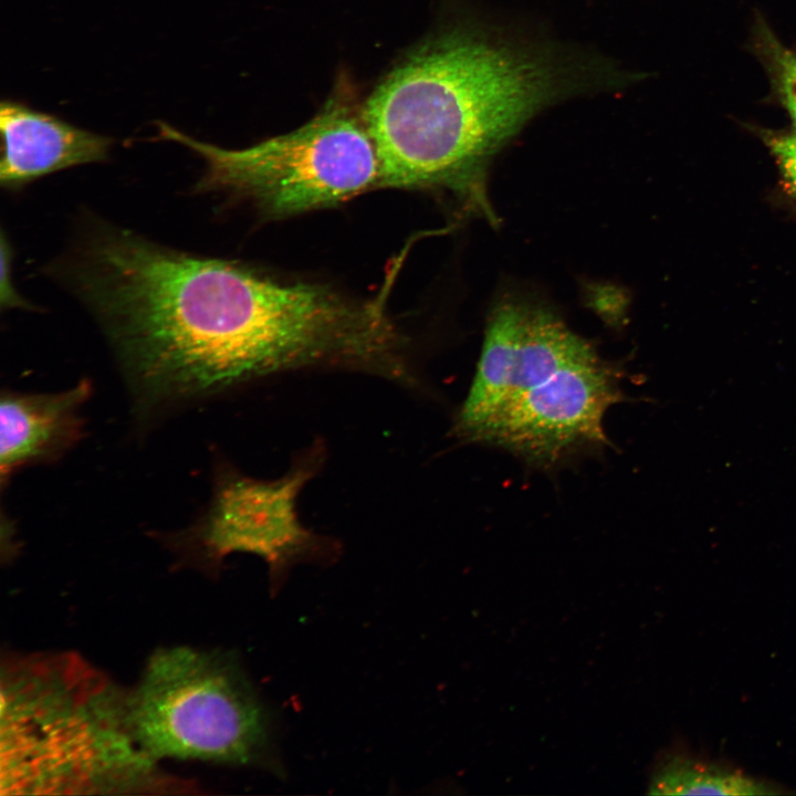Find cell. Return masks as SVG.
Segmentation results:
<instances>
[{
  "label": "cell",
  "mask_w": 796,
  "mask_h": 796,
  "mask_svg": "<svg viewBox=\"0 0 796 796\" xmlns=\"http://www.w3.org/2000/svg\"><path fill=\"white\" fill-rule=\"evenodd\" d=\"M324 451L315 443L275 480L240 474L226 478L197 530L207 557L221 562L235 552L262 557L273 591L293 565L334 557L335 544L304 527L296 512V499L321 468Z\"/></svg>",
  "instance_id": "cell-7"
},
{
  "label": "cell",
  "mask_w": 796,
  "mask_h": 796,
  "mask_svg": "<svg viewBox=\"0 0 796 796\" xmlns=\"http://www.w3.org/2000/svg\"><path fill=\"white\" fill-rule=\"evenodd\" d=\"M597 354L552 313L505 302L492 313L478 368L453 432L464 438L516 397L565 366Z\"/></svg>",
  "instance_id": "cell-8"
},
{
  "label": "cell",
  "mask_w": 796,
  "mask_h": 796,
  "mask_svg": "<svg viewBox=\"0 0 796 796\" xmlns=\"http://www.w3.org/2000/svg\"><path fill=\"white\" fill-rule=\"evenodd\" d=\"M654 795H776L777 784L748 775L723 762L671 750L654 764L649 781Z\"/></svg>",
  "instance_id": "cell-11"
},
{
  "label": "cell",
  "mask_w": 796,
  "mask_h": 796,
  "mask_svg": "<svg viewBox=\"0 0 796 796\" xmlns=\"http://www.w3.org/2000/svg\"><path fill=\"white\" fill-rule=\"evenodd\" d=\"M0 181L18 188L36 178L106 159L111 139L13 101L0 105Z\"/></svg>",
  "instance_id": "cell-9"
},
{
  "label": "cell",
  "mask_w": 796,
  "mask_h": 796,
  "mask_svg": "<svg viewBox=\"0 0 796 796\" xmlns=\"http://www.w3.org/2000/svg\"><path fill=\"white\" fill-rule=\"evenodd\" d=\"M87 380L55 394H14L1 398L0 469L2 479L18 469L53 460L78 441L80 413L91 394Z\"/></svg>",
  "instance_id": "cell-10"
},
{
  "label": "cell",
  "mask_w": 796,
  "mask_h": 796,
  "mask_svg": "<svg viewBox=\"0 0 796 796\" xmlns=\"http://www.w3.org/2000/svg\"><path fill=\"white\" fill-rule=\"evenodd\" d=\"M128 721L155 762H273L269 711L229 654L178 646L157 650L127 694Z\"/></svg>",
  "instance_id": "cell-5"
},
{
  "label": "cell",
  "mask_w": 796,
  "mask_h": 796,
  "mask_svg": "<svg viewBox=\"0 0 796 796\" xmlns=\"http://www.w3.org/2000/svg\"><path fill=\"white\" fill-rule=\"evenodd\" d=\"M760 45L777 95L796 126V53L783 46L768 31L761 34Z\"/></svg>",
  "instance_id": "cell-12"
},
{
  "label": "cell",
  "mask_w": 796,
  "mask_h": 796,
  "mask_svg": "<svg viewBox=\"0 0 796 796\" xmlns=\"http://www.w3.org/2000/svg\"><path fill=\"white\" fill-rule=\"evenodd\" d=\"M619 384L618 369L595 354L516 397L464 441L504 449L533 465L553 467L608 442L604 417L624 397Z\"/></svg>",
  "instance_id": "cell-6"
},
{
  "label": "cell",
  "mask_w": 796,
  "mask_h": 796,
  "mask_svg": "<svg viewBox=\"0 0 796 796\" xmlns=\"http://www.w3.org/2000/svg\"><path fill=\"white\" fill-rule=\"evenodd\" d=\"M11 248L7 243L6 238L2 235L1 239V306L4 307H21L27 306L25 302L15 292L11 281Z\"/></svg>",
  "instance_id": "cell-14"
},
{
  "label": "cell",
  "mask_w": 796,
  "mask_h": 796,
  "mask_svg": "<svg viewBox=\"0 0 796 796\" xmlns=\"http://www.w3.org/2000/svg\"><path fill=\"white\" fill-rule=\"evenodd\" d=\"M563 88L547 56L464 29L431 38L363 106L378 186L449 190L492 216L489 161Z\"/></svg>",
  "instance_id": "cell-2"
},
{
  "label": "cell",
  "mask_w": 796,
  "mask_h": 796,
  "mask_svg": "<svg viewBox=\"0 0 796 796\" xmlns=\"http://www.w3.org/2000/svg\"><path fill=\"white\" fill-rule=\"evenodd\" d=\"M765 142L777 161L787 190L796 198V132L768 134Z\"/></svg>",
  "instance_id": "cell-13"
},
{
  "label": "cell",
  "mask_w": 796,
  "mask_h": 796,
  "mask_svg": "<svg viewBox=\"0 0 796 796\" xmlns=\"http://www.w3.org/2000/svg\"><path fill=\"white\" fill-rule=\"evenodd\" d=\"M154 773L130 729L127 694L80 657H33L2 670V795L125 792L150 787Z\"/></svg>",
  "instance_id": "cell-3"
},
{
  "label": "cell",
  "mask_w": 796,
  "mask_h": 796,
  "mask_svg": "<svg viewBox=\"0 0 796 796\" xmlns=\"http://www.w3.org/2000/svg\"><path fill=\"white\" fill-rule=\"evenodd\" d=\"M158 129L203 159L199 190L240 196L272 217L328 207L379 185L363 106L344 80L310 122L248 148L218 147L165 123Z\"/></svg>",
  "instance_id": "cell-4"
},
{
  "label": "cell",
  "mask_w": 796,
  "mask_h": 796,
  "mask_svg": "<svg viewBox=\"0 0 796 796\" xmlns=\"http://www.w3.org/2000/svg\"><path fill=\"white\" fill-rule=\"evenodd\" d=\"M75 279L136 388L158 401L323 366L342 336L343 308L326 286L275 282L124 230L98 231Z\"/></svg>",
  "instance_id": "cell-1"
}]
</instances>
